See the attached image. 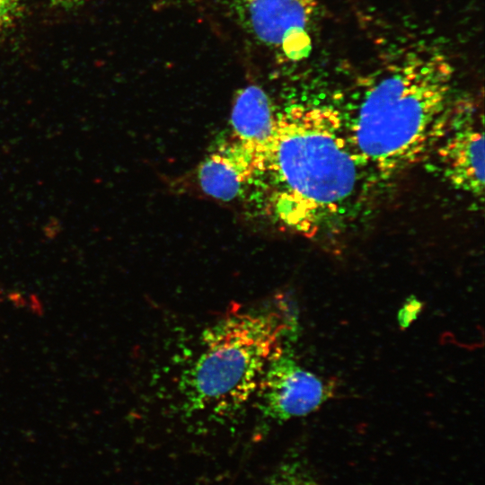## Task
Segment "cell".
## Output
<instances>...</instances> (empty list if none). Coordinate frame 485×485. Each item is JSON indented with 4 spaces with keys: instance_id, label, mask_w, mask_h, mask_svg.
Instances as JSON below:
<instances>
[{
    "instance_id": "12",
    "label": "cell",
    "mask_w": 485,
    "mask_h": 485,
    "mask_svg": "<svg viewBox=\"0 0 485 485\" xmlns=\"http://www.w3.org/2000/svg\"><path fill=\"white\" fill-rule=\"evenodd\" d=\"M56 4L63 6H70L81 4L84 0H54Z\"/></svg>"
},
{
    "instance_id": "5",
    "label": "cell",
    "mask_w": 485,
    "mask_h": 485,
    "mask_svg": "<svg viewBox=\"0 0 485 485\" xmlns=\"http://www.w3.org/2000/svg\"><path fill=\"white\" fill-rule=\"evenodd\" d=\"M242 22L263 45L291 61L308 56L317 0H235Z\"/></svg>"
},
{
    "instance_id": "11",
    "label": "cell",
    "mask_w": 485,
    "mask_h": 485,
    "mask_svg": "<svg viewBox=\"0 0 485 485\" xmlns=\"http://www.w3.org/2000/svg\"><path fill=\"white\" fill-rule=\"evenodd\" d=\"M420 311V302L411 297L409 299L399 313V323L407 327Z\"/></svg>"
},
{
    "instance_id": "4",
    "label": "cell",
    "mask_w": 485,
    "mask_h": 485,
    "mask_svg": "<svg viewBox=\"0 0 485 485\" xmlns=\"http://www.w3.org/2000/svg\"><path fill=\"white\" fill-rule=\"evenodd\" d=\"M332 389L282 350L267 365L256 392L263 417L282 422L314 411L332 396Z\"/></svg>"
},
{
    "instance_id": "10",
    "label": "cell",
    "mask_w": 485,
    "mask_h": 485,
    "mask_svg": "<svg viewBox=\"0 0 485 485\" xmlns=\"http://www.w3.org/2000/svg\"><path fill=\"white\" fill-rule=\"evenodd\" d=\"M19 13V0H0V28L10 25Z\"/></svg>"
},
{
    "instance_id": "9",
    "label": "cell",
    "mask_w": 485,
    "mask_h": 485,
    "mask_svg": "<svg viewBox=\"0 0 485 485\" xmlns=\"http://www.w3.org/2000/svg\"><path fill=\"white\" fill-rule=\"evenodd\" d=\"M265 485H322L313 470L302 460L281 463L268 477Z\"/></svg>"
},
{
    "instance_id": "3",
    "label": "cell",
    "mask_w": 485,
    "mask_h": 485,
    "mask_svg": "<svg viewBox=\"0 0 485 485\" xmlns=\"http://www.w3.org/2000/svg\"><path fill=\"white\" fill-rule=\"evenodd\" d=\"M295 326L280 305L226 314L204 331L199 353L183 374L185 401L191 410L217 414L246 402Z\"/></svg>"
},
{
    "instance_id": "6",
    "label": "cell",
    "mask_w": 485,
    "mask_h": 485,
    "mask_svg": "<svg viewBox=\"0 0 485 485\" xmlns=\"http://www.w3.org/2000/svg\"><path fill=\"white\" fill-rule=\"evenodd\" d=\"M438 148L443 172L456 189L481 197L484 189V136L472 114L454 121Z\"/></svg>"
},
{
    "instance_id": "1",
    "label": "cell",
    "mask_w": 485,
    "mask_h": 485,
    "mask_svg": "<svg viewBox=\"0 0 485 485\" xmlns=\"http://www.w3.org/2000/svg\"><path fill=\"white\" fill-rule=\"evenodd\" d=\"M358 161L336 110L295 107L276 119L257 172L269 181L277 218L311 234L322 216L336 212L355 191Z\"/></svg>"
},
{
    "instance_id": "7",
    "label": "cell",
    "mask_w": 485,
    "mask_h": 485,
    "mask_svg": "<svg viewBox=\"0 0 485 485\" xmlns=\"http://www.w3.org/2000/svg\"><path fill=\"white\" fill-rule=\"evenodd\" d=\"M260 156L234 140L210 154L199 165L198 180L204 193L219 200L237 198L244 184L255 176Z\"/></svg>"
},
{
    "instance_id": "2",
    "label": "cell",
    "mask_w": 485,
    "mask_h": 485,
    "mask_svg": "<svg viewBox=\"0 0 485 485\" xmlns=\"http://www.w3.org/2000/svg\"><path fill=\"white\" fill-rule=\"evenodd\" d=\"M454 67L435 50L412 52L365 93L352 126L360 160L384 175L416 163L445 127Z\"/></svg>"
},
{
    "instance_id": "8",
    "label": "cell",
    "mask_w": 485,
    "mask_h": 485,
    "mask_svg": "<svg viewBox=\"0 0 485 485\" xmlns=\"http://www.w3.org/2000/svg\"><path fill=\"white\" fill-rule=\"evenodd\" d=\"M234 139L253 150L260 164L272 137L276 118L269 98L258 85H248L237 93L231 114Z\"/></svg>"
}]
</instances>
